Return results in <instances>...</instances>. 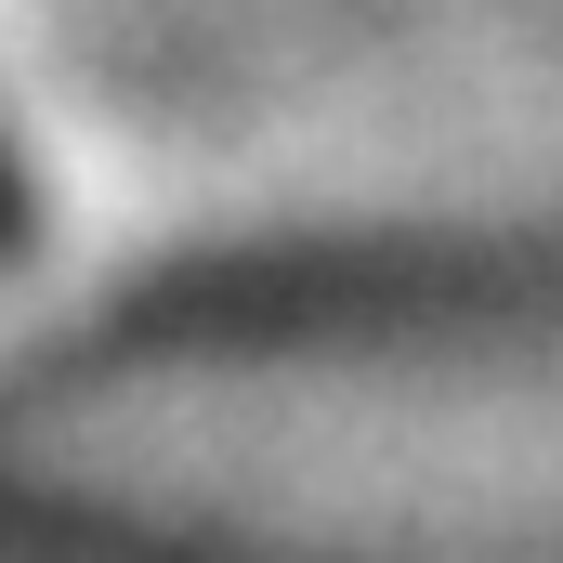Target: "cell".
<instances>
[{
    "label": "cell",
    "instance_id": "cell-1",
    "mask_svg": "<svg viewBox=\"0 0 563 563\" xmlns=\"http://www.w3.org/2000/svg\"><path fill=\"white\" fill-rule=\"evenodd\" d=\"M26 236V170H13V144H0V250Z\"/></svg>",
    "mask_w": 563,
    "mask_h": 563
}]
</instances>
